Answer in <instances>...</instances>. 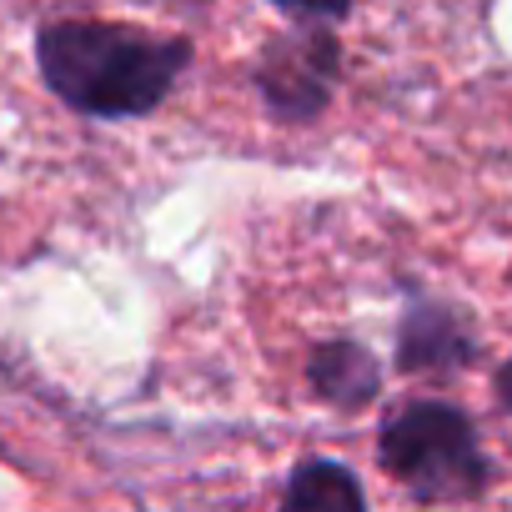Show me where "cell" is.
<instances>
[{
	"instance_id": "obj_1",
	"label": "cell",
	"mask_w": 512,
	"mask_h": 512,
	"mask_svg": "<svg viewBox=\"0 0 512 512\" xmlns=\"http://www.w3.org/2000/svg\"><path fill=\"white\" fill-rule=\"evenodd\" d=\"M36 66L56 101L91 121L151 116L191 66V41L116 21H51L36 31Z\"/></svg>"
},
{
	"instance_id": "obj_4",
	"label": "cell",
	"mask_w": 512,
	"mask_h": 512,
	"mask_svg": "<svg viewBox=\"0 0 512 512\" xmlns=\"http://www.w3.org/2000/svg\"><path fill=\"white\" fill-rule=\"evenodd\" d=\"M477 357V337L447 302L412 297L397 327V372L407 377H447Z\"/></svg>"
},
{
	"instance_id": "obj_7",
	"label": "cell",
	"mask_w": 512,
	"mask_h": 512,
	"mask_svg": "<svg viewBox=\"0 0 512 512\" xmlns=\"http://www.w3.org/2000/svg\"><path fill=\"white\" fill-rule=\"evenodd\" d=\"M272 6L302 16V21H347L352 0H272Z\"/></svg>"
},
{
	"instance_id": "obj_5",
	"label": "cell",
	"mask_w": 512,
	"mask_h": 512,
	"mask_svg": "<svg viewBox=\"0 0 512 512\" xmlns=\"http://www.w3.org/2000/svg\"><path fill=\"white\" fill-rule=\"evenodd\" d=\"M307 382L312 392L337 407V412H362L382 392V362L362 342H322L307 357Z\"/></svg>"
},
{
	"instance_id": "obj_3",
	"label": "cell",
	"mask_w": 512,
	"mask_h": 512,
	"mask_svg": "<svg viewBox=\"0 0 512 512\" xmlns=\"http://www.w3.org/2000/svg\"><path fill=\"white\" fill-rule=\"evenodd\" d=\"M332 21H307L287 36H272L267 51L256 56V96L262 106L287 121V126H302V121H317L337 91V76H342V46L337 36L327 31Z\"/></svg>"
},
{
	"instance_id": "obj_6",
	"label": "cell",
	"mask_w": 512,
	"mask_h": 512,
	"mask_svg": "<svg viewBox=\"0 0 512 512\" xmlns=\"http://www.w3.org/2000/svg\"><path fill=\"white\" fill-rule=\"evenodd\" d=\"M282 507L287 512H362L367 507V492H362V482L342 462L307 457V462L292 467L287 492H282Z\"/></svg>"
},
{
	"instance_id": "obj_8",
	"label": "cell",
	"mask_w": 512,
	"mask_h": 512,
	"mask_svg": "<svg viewBox=\"0 0 512 512\" xmlns=\"http://www.w3.org/2000/svg\"><path fill=\"white\" fill-rule=\"evenodd\" d=\"M492 387H497V402H502V407L512 412V357H507V362L497 367V377H492Z\"/></svg>"
},
{
	"instance_id": "obj_2",
	"label": "cell",
	"mask_w": 512,
	"mask_h": 512,
	"mask_svg": "<svg viewBox=\"0 0 512 512\" xmlns=\"http://www.w3.org/2000/svg\"><path fill=\"white\" fill-rule=\"evenodd\" d=\"M377 462L417 502H467L487 487V457L467 412L432 397L387 412L377 432Z\"/></svg>"
},
{
	"instance_id": "obj_9",
	"label": "cell",
	"mask_w": 512,
	"mask_h": 512,
	"mask_svg": "<svg viewBox=\"0 0 512 512\" xmlns=\"http://www.w3.org/2000/svg\"><path fill=\"white\" fill-rule=\"evenodd\" d=\"M0 452H6V447H0Z\"/></svg>"
}]
</instances>
